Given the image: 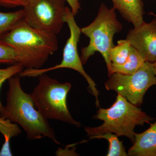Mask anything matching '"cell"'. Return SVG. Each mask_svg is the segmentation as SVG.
<instances>
[{"label": "cell", "mask_w": 156, "mask_h": 156, "mask_svg": "<svg viewBox=\"0 0 156 156\" xmlns=\"http://www.w3.org/2000/svg\"><path fill=\"white\" fill-rule=\"evenodd\" d=\"M23 9L14 12H0V41L20 21L24 19Z\"/></svg>", "instance_id": "obj_14"}, {"label": "cell", "mask_w": 156, "mask_h": 156, "mask_svg": "<svg viewBox=\"0 0 156 156\" xmlns=\"http://www.w3.org/2000/svg\"><path fill=\"white\" fill-rule=\"evenodd\" d=\"M0 63L18 64L26 69H37L33 62L23 53L10 46L0 43Z\"/></svg>", "instance_id": "obj_12"}, {"label": "cell", "mask_w": 156, "mask_h": 156, "mask_svg": "<svg viewBox=\"0 0 156 156\" xmlns=\"http://www.w3.org/2000/svg\"><path fill=\"white\" fill-rule=\"evenodd\" d=\"M39 83L30 94L37 109L47 119L58 120L81 127L68 108L67 96L71 88L69 83H60L46 73L38 76Z\"/></svg>", "instance_id": "obj_5"}, {"label": "cell", "mask_w": 156, "mask_h": 156, "mask_svg": "<svg viewBox=\"0 0 156 156\" xmlns=\"http://www.w3.org/2000/svg\"><path fill=\"white\" fill-rule=\"evenodd\" d=\"M126 39L146 61L156 62V20L130 30Z\"/></svg>", "instance_id": "obj_9"}, {"label": "cell", "mask_w": 156, "mask_h": 156, "mask_svg": "<svg viewBox=\"0 0 156 156\" xmlns=\"http://www.w3.org/2000/svg\"><path fill=\"white\" fill-rule=\"evenodd\" d=\"M65 23H67L70 30L69 37L63 49V56L61 62L59 64L48 68L26 69L18 74L21 77H36L44 73L59 69L68 68L73 69L80 73L83 76L89 84L88 89L90 93L94 95L96 99V106L100 107L98 96L99 92L97 90L94 81L85 72L80 57L78 52V44L81 33V29L76 22L74 16L71 9L66 7L64 17Z\"/></svg>", "instance_id": "obj_6"}, {"label": "cell", "mask_w": 156, "mask_h": 156, "mask_svg": "<svg viewBox=\"0 0 156 156\" xmlns=\"http://www.w3.org/2000/svg\"><path fill=\"white\" fill-rule=\"evenodd\" d=\"M131 48L130 42L127 39L118 41V45L110 51V59L112 64L121 65L125 63L129 56Z\"/></svg>", "instance_id": "obj_15"}, {"label": "cell", "mask_w": 156, "mask_h": 156, "mask_svg": "<svg viewBox=\"0 0 156 156\" xmlns=\"http://www.w3.org/2000/svg\"><path fill=\"white\" fill-rule=\"evenodd\" d=\"M153 63V67L154 69V72L155 76L156 78V62Z\"/></svg>", "instance_id": "obj_20"}, {"label": "cell", "mask_w": 156, "mask_h": 156, "mask_svg": "<svg viewBox=\"0 0 156 156\" xmlns=\"http://www.w3.org/2000/svg\"><path fill=\"white\" fill-rule=\"evenodd\" d=\"M111 1L113 4V8L119 11L124 19L132 23L134 27H138L144 22L142 0Z\"/></svg>", "instance_id": "obj_11"}, {"label": "cell", "mask_w": 156, "mask_h": 156, "mask_svg": "<svg viewBox=\"0 0 156 156\" xmlns=\"http://www.w3.org/2000/svg\"><path fill=\"white\" fill-rule=\"evenodd\" d=\"M20 78L17 74L8 80L7 103L3 107L1 117L20 126L25 131L28 139L48 137L56 144H61L48 120L36 108L30 94L23 90Z\"/></svg>", "instance_id": "obj_1"}, {"label": "cell", "mask_w": 156, "mask_h": 156, "mask_svg": "<svg viewBox=\"0 0 156 156\" xmlns=\"http://www.w3.org/2000/svg\"><path fill=\"white\" fill-rule=\"evenodd\" d=\"M70 7L71 11L74 16L78 14L79 10L80 9V0H66Z\"/></svg>", "instance_id": "obj_19"}, {"label": "cell", "mask_w": 156, "mask_h": 156, "mask_svg": "<svg viewBox=\"0 0 156 156\" xmlns=\"http://www.w3.org/2000/svg\"><path fill=\"white\" fill-rule=\"evenodd\" d=\"M24 69L22 66L18 64L12 65L5 69H0V90L3 83L11 77L18 74ZM2 105L0 100V116L2 112Z\"/></svg>", "instance_id": "obj_17"}, {"label": "cell", "mask_w": 156, "mask_h": 156, "mask_svg": "<svg viewBox=\"0 0 156 156\" xmlns=\"http://www.w3.org/2000/svg\"><path fill=\"white\" fill-rule=\"evenodd\" d=\"M141 133H135V140L128 151L131 156H156V120Z\"/></svg>", "instance_id": "obj_10"}, {"label": "cell", "mask_w": 156, "mask_h": 156, "mask_svg": "<svg viewBox=\"0 0 156 156\" xmlns=\"http://www.w3.org/2000/svg\"><path fill=\"white\" fill-rule=\"evenodd\" d=\"M27 3V0H0V6L6 9L24 7Z\"/></svg>", "instance_id": "obj_18"}, {"label": "cell", "mask_w": 156, "mask_h": 156, "mask_svg": "<svg viewBox=\"0 0 156 156\" xmlns=\"http://www.w3.org/2000/svg\"><path fill=\"white\" fill-rule=\"evenodd\" d=\"M94 119L101 120L103 123L96 127H85L84 131L89 137H92L107 133H113L118 136H125L134 143V128L150 124L153 118L141 110L138 107L130 103L125 97L118 94L114 103L108 108H99Z\"/></svg>", "instance_id": "obj_2"}, {"label": "cell", "mask_w": 156, "mask_h": 156, "mask_svg": "<svg viewBox=\"0 0 156 156\" xmlns=\"http://www.w3.org/2000/svg\"><path fill=\"white\" fill-rule=\"evenodd\" d=\"M119 136L111 133L98 135L92 137L93 139H105L108 141L109 146L107 156H127L126 148L123 144V141H120Z\"/></svg>", "instance_id": "obj_16"}, {"label": "cell", "mask_w": 156, "mask_h": 156, "mask_svg": "<svg viewBox=\"0 0 156 156\" xmlns=\"http://www.w3.org/2000/svg\"><path fill=\"white\" fill-rule=\"evenodd\" d=\"M108 77L105 84L107 90L115 91L137 107L143 103L148 89L156 84L153 63L148 61L133 74L113 73Z\"/></svg>", "instance_id": "obj_7"}, {"label": "cell", "mask_w": 156, "mask_h": 156, "mask_svg": "<svg viewBox=\"0 0 156 156\" xmlns=\"http://www.w3.org/2000/svg\"><path fill=\"white\" fill-rule=\"evenodd\" d=\"M65 1L27 0L23 7L24 19L31 27L56 35L65 23Z\"/></svg>", "instance_id": "obj_8"}, {"label": "cell", "mask_w": 156, "mask_h": 156, "mask_svg": "<svg viewBox=\"0 0 156 156\" xmlns=\"http://www.w3.org/2000/svg\"><path fill=\"white\" fill-rule=\"evenodd\" d=\"M145 61L138 51L131 46L130 54L127 61L122 64H112L110 74L113 73H119L124 74H133L137 71Z\"/></svg>", "instance_id": "obj_13"}, {"label": "cell", "mask_w": 156, "mask_h": 156, "mask_svg": "<svg viewBox=\"0 0 156 156\" xmlns=\"http://www.w3.org/2000/svg\"><path fill=\"white\" fill-rule=\"evenodd\" d=\"M115 10L114 8L108 9L104 4H101L94 21L81 29V33L89 39V44L81 50L82 64H86L95 52H99L106 63L108 76L111 73L112 65L110 51L115 46L113 37L122 29V24L117 20Z\"/></svg>", "instance_id": "obj_4"}, {"label": "cell", "mask_w": 156, "mask_h": 156, "mask_svg": "<svg viewBox=\"0 0 156 156\" xmlns=\"http://www.w3.org/2000/svg\"><path fill=\"white\" fill-rule=\"evenodd\" d=\"M0 43L23 53L33 62L37 69H41L58 48L56 35L31 27L24 18L3 37Z\"/></svg>", "instance_id": "obj_3"}]
</instances>
